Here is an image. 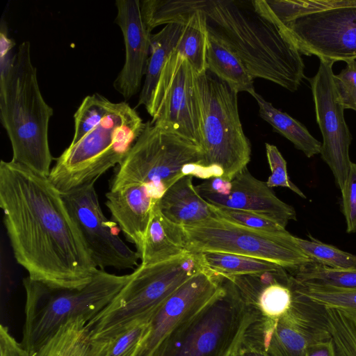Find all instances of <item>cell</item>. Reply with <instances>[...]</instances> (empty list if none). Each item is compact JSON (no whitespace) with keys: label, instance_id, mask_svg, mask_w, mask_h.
Here are the masks:
<instances>
[{"label":"cell","instance_id":"obj_1","mask_svg":"<svg viewBox=\"0 0 356 356\" xmlns=\"http://www.w3.org/2000/svg\"><path fill=\"white\" fill-rule=\"evenodd\" d=\"M0 207L14 257L31 280L63 289L91 282L99 268L48 177L2 160Z\"/></svg>","mask_w":356,"mask_h":356},{"label":"cell","instance_id":"obj_2","mask_svg":"<svg viewBox=\"0 0 356 356\" xmlns=\"http://www.w3.org/2000/svg\"><path fill=\"white\" fill-rule=\"evenodd\" d=\"M208 31L222 40L252 76L294 92L304 76L301 53L267 0H203Z\"/></svg>","mask_w":356,"mask_h":356},{"label":"cell","instance_id":"obj_3","mask_svg":"<svg viewBox=\"0 0 356 356\" xmlns=\"http://www.w3.org/2000/svg\"><path fill=\"white\" fill-rule=\"evenodd\" d=\"M53 113L40 89L30 42L24 41L10 69L0 76V120L11 144V161L45 177L54 159L48 136Z\"/></svg>","mask_w":356,"mask_h":356},{"label":"cell","instance_id":"obj_4","mask_svg":"<svg viewBox=\"0 0 356 356\" xmlns=\"http://www.w3.org/2000/svg\"><path fill=\"white\" fill-rule=\"evenodd\" d=\"M202 160L193 177L232 181L247 168L251 147L238 108V92L209 71L196 74Z\"/></svg>","mask_w":356,"mask_h":356},{"label":"cell","instance_id":"obj_5","mask_svg":"<svg viewBox=\"0 0 356 356\" xmlns=\"http://www.w3.org/2000/svg\"><path fill=\"white\" fill-rule=\"evenodd\" d=\"M131 277L99 269L82 289L55 288L28 276L24 278L23 348L31 355L70 320L83 317L88 322L111 302Z\"/></svg>","mask_w":356,"mask_h":356},{"label":"cell","instance_id":"obj_6","mask_svg":"<svg viewBox=\"0 0 356 356\" xmlns=\"http://www.w3.org/2000/svg\"><path fill=\"white\" fill-rule=\"evenodd\" d=\"M204 269L201 254L191 252L149 266L140 264L111 302L87 323L91 337L107 341L136 321L150 320L175 291Z\"/></svg>","mask_w":356,"mask_h":356},{"label":"cell","instance_id":"obj_7","mask_svg":"<svg viewBox=\"0 0 356 356\" xmlns=\"http://www.w3.org/2000/svg\"><path fill=\"white\" fill-rule=\"evenodd\" d=\"M259 315L243 300L233 282L224 277L220 293L172 330L151 356H231Z\"/></svg>","mask_w":356,"mask_h":356},{"label":"cell","instance_id":"obj_8","mask_svg":"<svg viewBox=\"0 0 356 356\" xmlns=\"http://www.w3.org/2000/svg\"><path fill=\"white\" fill-rule=\"evenodd\" d=\"M145 125L127 102L115 103L95 128L56 159L49 179L62 193L97 180L122 162Z\"/></svg>","mask_w":356,"mask_h":356},{"label":"cell","instance_id":"obj_9","mask_svg":"<svg viewBox=\"0 0 356 356\" xmlns=\"http://www.w3.org/2000/svg\"><path fill=\"white\" fill-rule=\"evenodd\" d=\"M202 156L200 146L147 122L119 165L110 190L145 184L159 200L168 188L185 176V168L200 163Z\"/></svg>","mask_w":356,"mask_h":356},{"label":"cell","instance_id":"obj_10","mask_svg":"<svg viewBox=\"0 0 356 356\" xmlns=\"http://www.w3.org/2000/svg\"><path fill=\"white\" fill-rule=\"evenodd\" d=\"M291 290L288 312L278 318L259 315L246 330L243 344L270 356H305L309 346L331 339L326 308Z\"/></svg>","mask_w":356,"mask_h":356},{"label":"cell","instance_id":"obj_11","mask_svg":"<svg viewBox=\"0 0 356 356\" xmlns=\"http://www.w3.org/2000/svg\"><path fill=\"white\" fill-rule=\"evenodd\" d=\"M187 251L221 252L266 259L287 270L312 262L290 243L291 234H272L250 229L217 216L184 227Z\"/></svg>","mask_w":356,"mask_h":356},{"label":"cell","instance_id":"obj_12","mask_svg":"<svg viewBox=\"0 0 356 356\" xmlns=\"http://www.w3.org/2000/svg\"><path fill=\"white\" fill-rule=\"evenodd\" d=\"M145 108L152 124L201 147L196 73L175 49L165 64Z\"/></svg>","mask_w":356,"mask_h":356},{"label":"cell","instance_id":"obj_13","mask_svg":"<svg viewBox=\"0 0 356 356\" xmlns=\"http://www.w3.org/2000/svg\"><path fill=\"white\" fill-rule=\"evenodd\" d=\"M95 181L62 193L90 257L100 270L138 267L140 257L120 238L115 224L104 216L95 187Z\"/></svg>","mask_w":356,"mask_h":356},{"label":"cell","instance_id":"obj_14","mask_svg":"<svg viewBox=\"0 0 356 356\" xmlns=\"http://www.w3.org/2000/svg\"><path fill=\"white\" fill-rule=\"evenodd\" d=\"M284 25L301 54L333 63L356 60V7L313 12Z\"/></svg>","mask_w":356,"mask_h":356},{"label":"cell","instance_id":"obj_15","mask_svg":"<svg viewBox=\"0 0 356 356\" xmlns=\"http://www.w3.org/2000/svg\"><path fill=\"white\" fill-rule=\"evenodd\" d=\"M333 64L320 60L318 71L310 79V84L316 122L323 136L320 154L341 191L352 163L349 157L352 136L344 118L345 108L334 85Z\"/></svg>","mask_w":356,"mask_h":356},{"label":"cell","instance_id":"obj_16","mask_svg":"<svg viewBox=\"0 0 356 356\" xmlns=\"http://www.w3.org/2000/svg\"><path fill=\"white\" fill-rule=\"evenodd\" d=\"M224 277L208 269L195 274L175 291L149 320V330L136 356H151L165 337L221 291Z\"/></svg>","mask_w":356,"mask_h":356},{"label":"cell","instance_id":"obj_17","mask_svg":"<svg viewBox=\"0 0 356 356\" xmlns=\"http://www.w3.org/2000/svg\"><path fill=\"white\" fill-rule=\"evenodd\" d=\"M115 6V23L124 38L125 59L113 87L129 99L140 90L149 56L152 34L143 19L140 1L117 0Z\"/></svg>","mask_w":356,"mask_h":356},{"label":"cell","instance_id":"obj_18","mask_svg":"<svg viewBox=\"0 0 356 356\" xmlns=\"http://www.w3.org/2000/svg\"><path fill=\"white\" fill-rule=\"evenodd\" d=\"M199 193L211 205L253 213L284 228L289 220L296 219L294 208L280 200L266 182L253 177L247 168L232 181L229 194Z\"/></svg>","mask_w":356,"mask_h":356},{"label":"cell","instance_id":"obj_19","mask_svg":"<svg viewBox=\"0 0 356 356\" xmlns=\"http://www.w3.org/2000/svg\"><path fill=\"white\" fill-rule=\"evenodd\" d=\"M106 205L125 238L140 257L152 211L158 201L145 184H133L106 193Z\"/></svg>","mask_w":356,"mask_h":356},{"label":"cell","instance_id":"obj_20","mask_svg":"<svg viewBox=\"0 0 356 356\" xmlns=\"http://www.w3.org/2000/svg\"><path fill=\"white\" fill-rule=\"evenodd\" d=\"M156 202L140 254V265L145 266L165 261L188 252L184 227L168 219L161 212Z\"/></svg>","mask_w":356,"mask_h":356},{"label":"cell","instance_id":"obj_21","mask_svg":"<svg viewBox=\"0 0 356 356\" xmlns=\"http://www.w3.org/2000/svg\"><path fill=\"white\" fill-rule=\"evenodd\" d=\"M161 212L172 222L188 227L216 216L193 184V176L180 178L156 202Z\"/></svg>","mask_w":356,"mask_h":356},{"label":"cell","instance_id":"obj_22","mask_svg":"<svg viewBox=\"0 0 356 356\" xmlns=\"http://www.w3.org/2000/svg\"><path fill=\"white\" fill-rule=\"evenodd\" d=\"M87 323L83 317L70 320L30 356H104L107 341L93 339Z\"/></svg>","mask_w":356,"mask_h":356},{"label":"cell","instance_id":"obj_23","mask_svg":"<svg viewBox=\"0 0 356 356\" xmlns=\"http://www.w3.org/2000/svg\"><path fill=\"white\" fill-rule=\"evenodd\" d=\"M207 50V71L236 92L256 91L254 81L238 55L220 38L209 32Z\"/></svg>","mask_w":356,"mask_h":356},{"label":"cell","instance_id":"obj_24","mask_svg":"<svg viewBox=\"0 0 356 356\" xmlns=\"http://www.w3.org/2000/svg\"><path fill=\"white\" fill-rule=\"evenodd\" d=\"M184 24L172 23L156 34L152 35L149 56L137 106H147L161 71L171 53L175 50Z\"/></svg>","mask_w":356,"mask_h":356},{"label":"cell","instance_id":"obj_25","mask_svg":"<svg viewBox=\"0 0 356 356\" xmlns=\"http://www.w3.org/2000/svg\"><path fill=\"white\" fill-rule=\"evenodd\" d=\"M257 102L259 116L275 131L290 140L294 146L310 158L320 154L322 144L300 122L276 108L255 92L252 95Z\"/></svg>","mask_w":356,"mask_h":356},{"label":"cell","instance_id":"obj_26","mask_svg":"<svg viewBox=\"0 0 356 356\" xmlns=\"http://www.w3.org/2000/svg\"><path fill=\"white\" fill-rule=\"evenodd\" d=\"M208 37L207 15L202 10H196L184 24L175 49L188 60L197 74L207 71Z\"/></svg>","mask_w":356,"mask_h":356},{"label":"cell","instance_id":"obj_27","mask_svg":"<svg viewBox=\"0 0 356 356\" xmlns=\"http://www.w3.org/2000/svg\"><path fill=\"white\" fill-rule=\"evenodd\" d=\"M200 254L204 267L224 277L259 273L282 267L266 259L232 253L208 251Z\"/></svg>","mask_w":356,"mask_h":356},{"label":"cell","instance_id":"obj_28","mask_svg":"<svg viewBox=\"0 0 356 356\" xmlns=\"http://www.w3.org/2000/svg\"><path fill=\"white\" fill-rule=\"evenodd\" d=\"M140 4L143 19L152 31L162 24H185L194 12L201 10L202 0H144Z\"/></svg>","mask_w":356,"mask_h":356},{"label":"cell","instance_id":"obj_29","mask_svg":"<svg viewBox=\"0 0 356 356\" xmlns=\"http://www.w3.org/2000/svg\"><path fill=\"white\" fill-rule=\"evenodd\" d=\"M288 272L296 282L305 285L356 288V268H333L312 261Z\"/></svg>","mask_w":356,"mask_h":356},{"label":"cell","instance_id":"obj_30","mask_svg":"<svg viewBox=\"0 0 356 356\" xmlns=\"http://www.w3.org/2000/svg\"><path fill=\"white\" fill-rule=\"evenodd\" d=\"M291 245L314 263L333 268H356V255L312 237L306 240L292 235Z\"/></svg>","mask_w":356,"mask_h":356},{"label":"cell","instance_id":"obj_31","mask_svg":"<svg viewBox=\"0 0 356 356\" xmlns=\"http://www.w3.org/2000/svg\"><path fill=\"white\" fill-rule=\"evenodd\" d=\"M326 310L335 356H356V312Z\"/></svg>","mask_w":356,"mask_h":356},{"label":"cell","instance_id":"obj_32","mask_svg":"<svg viewBox=\"0 0 356 356\" xmlns=\"http://www.w3.org/2000/svg\"><path fill=\"white\" fill-rule=\"evenodd\" d=\"M115 104L98 93L86 96L74 115V134L70 145L95 128L112 111Z\"/></svg>","mask_w":356,"mask_h":356},{"label":"cell","instance_id":"obj_33","mask_svg":"<svg viewBox=\"0 0 356 356\" xmlns=\"http://www.w3.org/2000/svg\"><path fill=\"white\" fill-rule=\"evenodd\" d=\"M290 288L323 305L325 308L356 312V288L344 289L305 285L296 282L291 276Z\"/></svg>","mask_w":356,"mask_h":356},{"label":"cell","instance_id":"obj_34","mask_svg":"<svg viewBox=\"0 0 356 356\" xmlns=\"http://www.w3.org/2000/svg\"><path fill=\"white\" fill-rule=\"evenodd\" d=\"M149 330V320L136 321L107 340L104 356H136Z\"/></svg>","mask_w":356,"mask_h":356},{"label":"cell","instance_id":"obj_35","mask_svg":"<svg viewBox=\"0 0 356 356\" xmlns=\"http://www.w3.org/2000/svg\"><path fill=\"white\" fill-rule=\"evenodd\" d=\"M210 206L217 217L235 224L272 234H282L287 232L276 222L259 215L242 210Z\"/></svg>","mask_w":356,"mask_h":356},{"label":"cell","instance_id":"obj_36","mask_svg":"<svg viewBox=\"0 0 356 356\" xmlns=\"http://www.w3.org/2000/svg\"><path fill=\"white\" fill-rule=\"evenodd\" d=\"M266 152L271 175L266 182L269 188L284 187L289 188L302 198H307L304 193L294 184L288 175L286 162L277 147L269 143H266Z\"/></svg>","mask_w":356,"mask_h":356},{"label":"cell","instance_id":"obj_37","mask_svg":"<svg viewBox=\"0 0 356 356\" xmlns=\"http://www.w3.org/2000/svg\"><path fill=\"white\" fill-rule=\"evenodd\" d=\"M346 63V68L334 75V82L343 108L356 111V60Z\"/></svg>","mask_w":356,"mask_h":356},{"label":"cell","instance_id":"obj_38","mask_svg":"<svg viewBox=\"0 0 356 356\" xmlns=\"http://www.w3.org/2000/svg\"><path fill=\"white\" fill-rule=\"evenodd\" d=\"M343 212L346 222V232H356V163H351L350 170L341 191Z\"/></svg>","mask_w":356,"mask_h":356},{"label":"cell","instance_id":"obj_39","mask_svg":"<svg viewBox=\"0 0 356 356\" xmlns=\"http://www.w3.org/2000/svg\"><path fill=\"white\" fill-rule=\"evenodd\" d=\"M15 42L8 36L7 27L1 21L0 31V76H4L10 69L16 51H13Z\"/></svg>","mask_w":356,"mask_h":356},{"label":"cell","instance_id":"obj_40","mask_svg":"<svg viewBox=\"0 0 356 356\" xmlns=\"http://www.w3.org/2000/svg\"><path fill=\"white\" fill-rule=\"evenodd\" d=\"M0 356H30L5 325L0 327Z\"/></svg>","mask_w":356,"mask_h":356},{"label":"cell","instance_id":"obj_41","mask_svg":"<svg viewBox=\"0 0 356 356\" xmlns=\"http://www.w3.org/2000/svg\"><path fill=\"white\" fill-rule=\"evenodd\" d=\"M305 356H335L332 339L309 346L306 350Z\"/></svg>","mask_w":356,"mask_h":356},{"label":"cell","instance_id":"obj_42","mask_svg":"<svg viewBox=\"0 0 356 356\" xmlns=\"http://www.w3.org/2000/svg\"><path fill=\"white\" fill-rule=\"evenodd\" d=\"M324 10L340 7H356V0H322Z\"/></svg>","mask_w":356,"mask_h":356},{"label":"cell","instance_id":"obj_43","mask_svg":"<svg viewBox=\"0 0 356 356\" xmlns=\"http://www.w3.org/2000/svg\"><path fill=\"white\" fill-rule=\"evenodd\" d=\"M236 355L237 356H270L260 350L242 344V343L236 352Z\"/></svg>","mask_w":356,"mask_h":356},{"label":"cell","instance_id":"obj_44","mask_svg":"<svg viewBox=\"0 0 356 356\" xmlns=\"http://www.w3.org/2000/svg\"><path fill=\"white\" fill-rule=\"evenodd\" d=\"M231 356H237L236 353H234V354H233L232 355H231Z\"/></svg>","mask_w":356,"mask_h":356}]
</instances>
